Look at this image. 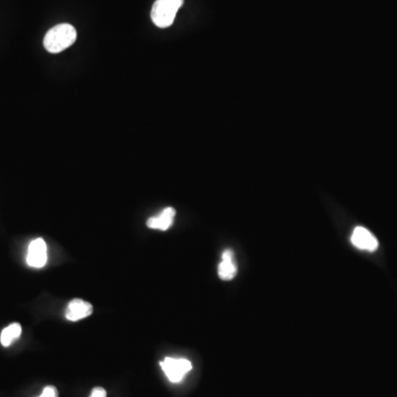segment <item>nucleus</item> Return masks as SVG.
<instances>
[{
  "label": "nucleus",
  "instance_id": "1",
  "mask_svg": "<svg viewBox=\"0 0 397 397\" xmlns=\"http://www.w3.org/2000/svg\"><path fill=\"white\" fill-rule=\"evenodd\" d=\"M76 40V30L69 23H61L47 31L43 39L45 50L50 53H60L71 47Z\"/></svg>",
  "mask_w": 397,
  "mask_h": 397
},
{
  "label": "nucleus",
  "instance_id": "12",
  "mask_svg": "<svg viewBox=\"0 0 397 397\" xmlns=\"http://www.w3.org/2000/svg\"><path fill=\"white\" fill-rule=\"evenodd\" d=\"M38 397H42V395H40V396H38Z\"/></svg>",
  "mask_w": 397,
  "mask_h": 397
},
{
  "label": "nucleus",
  "instance_id": "2",
  "mask_svg": "<svg viewBox=\"0 0 397 397\" xmlns=\"http://www.w3.org/2000/svg\"><path fill=\"white\" fill-rule=\"evenodd\" d=\"M184 0H155L151 9V20L158 28H168L175 21V14Z\"/></svg>",
  "mask_w": 397,
  "mask_h": 397
},
{
  "label": "nucleus",
  "instance_id": "11",
  "mask_svg": "<svg viewBox=\"0 0 397 397\" xmlns=\"http://www.w3.org/2000/svg\"><path fill=\"white\" fill-rule=\"evenodd\" d=\"M89 397H107V391L103 387H94Z\"/></svg>",
  "mask_w": 397,
  "mask_h": 397
},
{
  "label": "nucleus",
  "instance_id": "6",
  "mask_svg": "<svg viewBox=\"0 0 397 397\" xmlns=\"http://www.w3.org/2000/svg\"><path fill=\"white\" fill-rule=\"evenodd\" d=\"M93 310L94 308H93L92 303H87L83 299L75 298L72 301H69L67 309H65V318L69 321L75 323V321L91 316L93 314Z\"/></svg>",
  "mask_w": 397,
  "mask_h": 397
},
{
  "label": "nucleus",
  "instance_id": "5",
  "mask_svg": "<svg viewBox=\"0 0 397 397\" xmlns=\"http://www.w3.org/2000/svg\"><path fill=\"white\" fill-rule=\"evenodd\" d=\"M351 242L358 250H367V252H374L378 248L376 237L369 230L362 226L354 228L351 236Z\"/></svg>",
  "mask_w": 397,
  "mask_h": 397
},
{
  "label": "nucleus",
  "instance_id": "3",
  "mask_svg": "<svg viewBox=\"0 0 397 397\" xmlns=\"http://www.w3.org/2000/svg\"><path fill=\"white\" fill-rule=\"evenodd\" d=\"M164 374L173 383H179L192 369L191 362L186 358H166L160 362Z\"/></svg>",
  "mask_w": 397,
  "mask_h": 397
},
{
  "label": "nucleus",
  "instance_id": "10",
  "mask_svg": "<svg viewBox=\"0 0 397 397\" xmlns=\"http://www.w3.org/2000/svg\"><path fill=\"white\" fill-rule=\"evenodd\" d=\"M41 395L42 397H58V391L56 386H45Z\"/></svg>",
  "mask_w": 397,
  "mask_h": 397
},
{
  "label": "nucleus",
  "instance_id": "9",
  "mask_svg": "<svg viewBox=\"0 0 397 397\" xmlns=\"http://www.w3.org/2000/svg\"><path fill=\"white\" fill-rule=\"evenodd\" d=\"M21 332H23V328L17 323H12L3 329L0 336V342L3 347H10L16 340L19 339Z\"/></svg>",
  "mask_w": 397,
  "mask_h": 397
},
{
  "label": "nucleus",
  "instance_id": "4",
  "mask_svg": "<svg viewBox=\"0 0 397 397\" xmlns=\"http://www.w3.org/2000/svg\"><path fill=\"white\" fill-rule=\"evenodd\" d=\"M47 250L45 239H36L30 243L27 254V263L29 266L41 268L47 264Z\"/></svg>",
  "mask_w": 397,
  "mask_h": 397
},
{
  "label": "nucleus",
  "instance_id": "8",
  "mask_svg": "<svg viewBox=\"0 0 397 397\" xmlns=\"http://www.w3.org/2000/svg\"><path fill=\"white\" fill-rule=\"evenodd\" d=\"M175 217V208H166L158 217L148 219L147 226L153 230H167L173 225Z\"/></svg>",
  "mask_w": 397,
  "mask_h": 397
},
{
  "label": "nucleus",
  "instance_id": "7",
  "mask_svg": "<svg viewBox=\"0 0 397 397\" xmlns=\"http://www.w3.org/2000/svg\"><path fill=\"white\" fill-rule=\"evenodd\" d=\"M237 267L234 261V254L232 250H225L222 254V261L219 265V277L222 281H232L236 276Z\"/></svg>",
  "mask_w": 397,
  "mask_h": 397
}]
</instances>
